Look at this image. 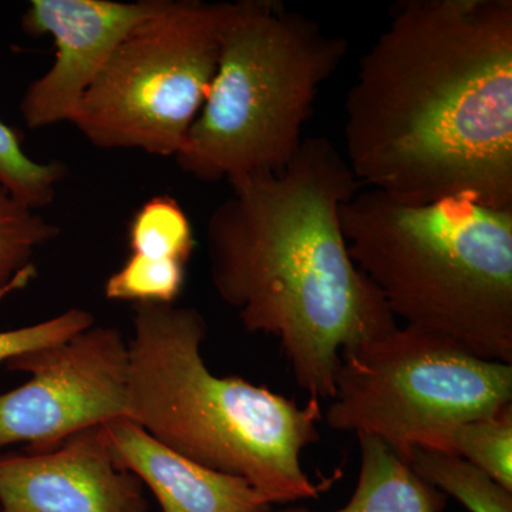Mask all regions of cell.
Instances as JSON below:
<instances>
[{"label":"cell","mask_w":512,"mask_h":512,"mask_svg":"<svg viewBox=\"0 0 512 512\" xmlns=\"http://www.w3.org/2000/svg\"><path fill=\"white\" fill-rule=\"evenodd\" d=\"M407 464L426 483L456 498L470 512H512V491L463 458L414 448Z\"/></svg>","instance_id":"cell-15"},{"label":"cell","mask_w":512,"mask_h":512,"mask_svg":"<svg viewBox=\"0 0 512 512\" xmlns=\"http://www.w3.org/2000/svg\"><path fill=\"white\" fill-rule=\"evenodd\" d=\"M133 306L128 342V419L201 466L248 481L269 504L318 497L302 453L320 440V400L293 399L205 365L200 311Z\"/></svg>","instance_id":"cell-3"},{"label":"cell","mask_w":512,"mask_h":512,"mask_svg":"<svg viewBox=\"0 0 512 512\" xmlns=\"http://www.w3.org/2000/svg\"><path fill=\"white\" fill-rule=\"evenodd\" d=\"M127 245L128 255L188 266L195 248L190 218L171 195L151 197L128 222Z\"/></svg>","instance_id":"cell-14"},{"label":"cell","mask_w":512,"mask_h":512,"mask_svg":"<svg viewBox=\"0 0 512 512\" xmlns=\"http://www.w3.org/2000/svg\"><path fill=\"white\" fill-rule=\"evenodd\" d=\"M229 187L205 231L215 292L245 330L278 339L309 397L332 400L342 352L399 328L343 232L362 185L332 141L308 137L281 173Z\"/></svg>","instance_id":"cell-2"},{"label":"cell","mask_w":512,"mask_h":512,"mask_svg":"<svg viewBox=\"0 0 512 512\" xmlns=\"http://www.w3.org/2000/svg\"><path fill=\"white\" fill-rule=\"evenodd\" d=\"M59 237V228L0 187V299L35 275L33 258Z\"/></svg>","instance_id":"cell-13"},{"label":"cell","mask_w":512,"mask_h":512,"mask_svg":"<svg viewBox=\"0 0 512 512\" xmlns=\"http://www.w3.org/2000/svg\"><path fill=\"white\" fill-rule=\"evenodd\" d=\"M187 266L153 262L128 255L124 264L107 278L104 296L109 301L174 305L183 292Z\"/></svg>","instance_id":"cell-18"},{"label":"cell","mask_w":512,"mask_h":512,"mask_svg":"<svg viewBox=\"0 0 512 512\" xmlns=\"http://www.w3.org/2000/svg\"><path fill=\"white\" fill-rule=\"evenodd\" d=\"M94 322L96 318L92 312L72 308L35 325L0 332V363L62 343L82 330L89 329Z\"/></svg>","instance_id":"cell-19"},{"label":"cell","mask_w":512,"mask_h":512,"mask_svg":"<svg viewBox=\"0 0 512 512\" xmlns=\"http://www.w3.org/2000/svg\"><path fill=\"white\" fill-rule=\"evenodd\" d=\"M163 0H32L20 19L32 37L52 36L55 62L29 84L20 116L36 130L74 123L90 87L114 50Z\"/></svg>","instance_id":"cell-9"},{"label":"cell","mask_w":512,"mask_h":512,"mask_svg":"<svg viewBox=\"0 0 512 512\" xmlns=\"http://www.w3.org/2000/svg\"><path fill=\"white\" fill-rule=\"evenodd\" d=\"M342 227L394 318L512 363V208L468 195L412 204L362 188Z\"/></svg>","instance_id":"cell-4"},{"label":"cell","mask_w":512,"mask_h":512,"mask_svg":"<svg viewBox=\"0 0 512 512\" xmlns=\"http://www.w3.org/2000/svg\"><path fill=\"white\" fill-rule=\"evenodd\" d=\"M128 365L121 330L99 325L8 360L6 369L30 379L0 393V450H50L79 431L128 419Z\"/></svg>","instance_id":"cell-8"},{"label":"cell","mask_w":512,"mask_h":512,"mask_svg":"<svg viewBox=\"0 0 512 512\" xmlns=\"http://www.w3.org/2000/svg\"><path fill=\"white\" fill-rule=\"evenodd\" d=\"M228 2L163 0L114 50L74 126L103 150L175 157L210 93Z\"/></svg>","instance_id":"cell-7"},{"label":"cell","mask_w":512,"mask_h":512,"mask_svg":"<svg viewBox=\"0 0 512 512\" xmlns=\"http://www.w3.org/2000/svg\"><path fill=\"white\" fill-rule=\"evenodd\" d=\"M114 466L146 484L163 512H269L242 478L211 470L164 446L130 419L101 426Z\"/></svg>","instance_id":"cell-11"},{"label":"cell","mask_w":512,"mask_h":512,"mask_svg":"<svg viewBox=\"0 0 512 512\" xmlns=\"http://www.w3.org/2000/svg\"><path fill=\"white\" fill-rule=\"evenodd\" d=\"M66 174V165L60 161L33 160L23 148L18 130L0 120V187L15 200L33 210H45L55 201Z\"/></svg>","instance_id":"cell-16"},{"label":"cell","mask_w":512,"mask_h":512,"mask_svg":"<svg viewBox=\"0 0 512 512\" xmlns=\"http://www.w3.org/2000/svg\"><path fill=\"white\" fill-rule=\"evenodd\" d=\"M143 484L114 466L101 426L55 448L0 456V512H147Z\"/></svg>","instance_id":"cell-10"},{"label":"cell","mask_w":512,"mask_h":512,"mask_svg":"<svg viewBox=\"0 0 512 512\" xmlns=\"http://www.w3.org/2000/svg\"><path fill=\"white\" fill-rule=\"evenodd\" d=\"M359 437L360 471L346 507L335 512H441L446 495L426 483L402 458L372 436ZM276 512H311L289 508Z\"/></svg>","instance_id":"cell-12"},{"label":"cell","mask_w":512,"mask_h":512,"mask_svg":"<svg viewBox=\"0 0 512 512\" xmlns=\"http://www.w3.org/2000/svg\"><path fill=\"white\" fill-rule=\"evenodd\" d=\"M362 188L427 204L512 208L511 0H403L345 101Z\"/></svg>","instance_id":"cell-1"},{"label":"cell","mask_w":512,"mask_h":512,"mask_svg":"<svg viewBox=\"0 0 512 512\" xmlns=\"http://www.w3.org/2000/svg\"><path fill=\"white\" fill-rule=\"evenodd\" d=\"M512 406V363L481 359L454 340L404 326L345 350L323 420L372 436L409 463L414 448L446 453L460 424Z\"/></svg>","instance_id":"cell-6"},{"label":"cell","mask_w":512,"mask_h":512,"mask_svg":"<svg viewBox=\"0 0 512 512\" xmlns=\"http://www.w3.org/2000/svg\"><path fill=\"white\" fill-rule=\"evenodd\" d=\"M446 453L463 458L512 491V406L460 424L448 436Z\"/></svg>","instance_id":"cell-17"},{"label":"cell","mask_w":512,"mask_h":512,"mask_svg":"<svg viewBox=\"0 0 512 512\" xmlns=\"http://www.w3.org/2000/svg\"><path fill=\"white\" fill-rule=\"evenodd\" d=\"M349 42L278 0L227 3L207 100L175 156L204 183L281 173Z\"/></svg>","instance_id":"cell-5"}]
</instances>
